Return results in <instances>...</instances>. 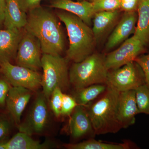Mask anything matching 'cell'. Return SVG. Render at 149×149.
Returning <instances> with one entry per match:
<instances>
[{
	"mask_svg": "<svg viewBox=\"0 0 149 149\" xmlns=\"http://www.w3.org/2000/svg\"><path fill=\"white\" fill-rule=\"evenodd\" d=\"M42 53L39 40L24 29L15 58L17 65L38 71L42 68Z\"/></svg>",
	"mask_w": 149,
	"mask_h": 149,
	"instance_id": "cell-9",
	"label": "cell"
},
{
	"mask_svg": "<svg viewBox=\"0 0 149 149\" xmlns=\"http://www.w3.org/2000/svg\"><path fill=\"white\" fill-rule=\"evenodd\" d=\"M54 8L73 14L91 26L96 13L93 3L86 0L74 1L73 0H54L51 4Z\"/></svg>",
	"mask_w": 149,
	"mask_h": 149,
	"instance_id": "cell-15",
	"label": "cell"
},
{
	"mask_svg": "<svg viewBox=\"0 0 149 149\" xmlns=\"http://www.w3.org/2000/svg\"><path fill=\"white\" fill-rule=\"evenodd\" d=\"M107 89L106 84H95L75 90L73 97L77 104L87 105L91 102L103 94Z\"/></svg>",
	"mask_w": 149,
	"mask_h": 149,
	"instance_id": "cell-21",
	"label": "cell"
},
{
	"mask_svg": "<svg viewBox=\"0 0 149 149\" xmlns=\"http://www.w3.org/2000/svg\"><path fill=\"white\" fill-rule=\"evenodd\" d=\"M145 84L146 80L143 70L136 61L109 70L106 85L118 92L136 90Z\"/></svg>",
	"mask_w": 149,
	"mask_h": 149,
	"instance_id": "cell-6",
	"label": "cell"
},
{
	"mask_svg": "<svg viewBox=\"0 0 149 149\" xmlns=\"http://www.w3.org/2000/svg\"><path fill=\"white\" fill-rule=\"evenodd\" d=\"M137 13L138 21L133 35L146 47L149 46V0H141Z\"/></svg>",
	"mask_w": 149,
	"mask_h": 149,
	"instance_id": "cell-19",
	"label": "cell"
},
{
	"mask_svg": "<svg viewBox=\"0 0 149 149\" xmlns=\"http://www.w3.org/2000/svg\"><path fill=\"white\" fill-rule=\"evenodd\" d=\"M41 1L42 0H18V2L21 9L27 13L40 6Z\"/></svg>",
	"mask_w": 149,
	"mask_h": 149,
	"instance_id": "cell-30",
	"label": "cell"
},
{
	"mask_svg": "<svg viewBox=\"0 0 149 149\" xmlns=\"http://www.w3.org/2000/svg\"><path fill=\"white\" fill-rule=\"evenodd\" d=\"M32 92L23 87L12 86L9 91L6 104L17 126L21 123L22 115L32 97Z\"/></svg>",
	"mask_w": 149,
	"mask_h": 149,
	"instance_id": "cell-13",
	"label": "cell"
},
{
	"mask_svg": "<svg viewBox=\"0 0 149 149\" xmlns=\"http://www.w3.org/2000/svg\"><path fill=\"white\" fill-rule=\"evenodd\" d=\"M146 47L134 35L128 38L119 47L105 56L106 65L109 70L116 69L135 61L143 54Z\"/></svg>",
	"mask_w": 149,
	"mask_h": 149,
	"instance_id": "cell-10",
	"label": "cell"
},
{
	"mask_svg": "<svg viewBox=\"0 0 149 149\" xmlns=\"http://www.w3.org/2000/svg\"><path fill=\"white\" fill-rule=\"evenodd\" d=\"M88 1L91 2H93L95 1H97V0H88Z\"/></svg>",
	"mask_w": 149,
	"mask_h": 149,
	"instance_id": "cell-33",
	"label": "cell"
},
{
	"mask_svg": "<svg viewBox=\"0 0 149 149\" xmlns=\"http://www.w3.org/2000/svg\"><path fill=\"white\" fill-rule=\"evenodd\" d=\"M47 100L42 92L37 94L26 118L17 126L19 132L32 136L45 131L49 118Z\"/></svg>",
	"mask_w": 149,
	"mask_h": 149,
	"instance_id": "cell-7",
	"label": "cell"
},
{
	"mask_svg": "<svg viewBox=\"0 0 149 149\" xmlns=\"http://www.w3.org/2000/svg\"><path fill=\"white\" fill-rule=\"evenodd\" d=\"M31 136L19 132L6 141V149H47L51 147L49 143H41L32 139Z\"/></svg>",
	"mask_w": 149,
	"mask_h": 149,
	"instance_id": "cell-20",
	"label": "cell"
},
{
	"mask_svg": "<svg viewBox=\"0 0 149 149\" xmlns=\"http://www.w3.org/2000/svg\"><path fill=\"white\" fill-rule=\"evenodd\" d=\"M120 92L107 86L99 100L85 106L96 135L115 133L121 129L117 118Z\"/></svg>",
	"mask_w": 149,
	"mask_h": 149,
	"instance_id": "cell-3",
	"label": "cell"
},
{
	"mask_svg": "<svg viewBox=\"0 0 149 149\" xmlns=\"http://www.w3.org/2000/svg\"><path fill=\"white\" fill-rule=\"evenodd\" d=\"M28 13L24 29L39 40L42 54L61 55L64 38L57 16L40 6Z\"/></svg>",
	"mask_w": 149,
	"mask_h": 149,
	"instance_id": "cell-1",
	"label": "cell"
},
{
	"mask_svg": "<svg viewBox=\"0 0 149 149\" xmlns=\"http://www.w3.org/2000/svg\"><path fill=\"white\" fill-rule=\"evenodd\" d=\"M6 7V0H0V28L3 25Z\"/></svg>",
	"mask_w": 149,
	"mask_h": 149,
	"instance_id": "cell-32",
	"label": "cell"
},
{
	"mask_svg": "<svg viewBox=\"0 0 149 149\" xmlns=\"http://www.w3.org/2000/svg\"><path fill=\"white\" fill-rule=\"evenodd\" d=\"M64 147L68 149H128L131 147L129 142L121 143H107L91 139L77 143L65 144Z\"/></svg>",
	"mask_w": 149,
	"mask_h": 149,
	"instance_id": "cell-22",
	"label": "cell"
},
{
	"mask_svg": "<svg viewBox=\"0 0 149 149\" xmlns=\"http://www.w3.org/2000/svg\"><path fill=\"white\" fill-rule=\"evenodd\" d=\"M27 15L20 8L18 0H6L3 25L6 29L21 30L27 23Z\"/></svg>",
	"mask_w": 149,
	"mask_h": 149,
	"instance_id": "cell-18",
	"label": "cell"
},
{
	"mask_svg": "<svg viewBox=\"0 0 149 149\" xmlns=\"http://www.w3.org/2000/svg\"><path fill=\"white\" fill-rule=\"evenodd\" d=\"M108 72L105 56L94 53L82 61L73 63L69 70L70 83L74 90L95 84L106 85Z\"/></svg>",
	"mask_w": 149,
	"mask_h": 149,
	"instance_id": "cell-4",
	"label": "cell"
},
{
	"mask_svg": "<svg viewBox=\"0 0 149 149\" xmlns=\"http://www.w3.org/2000/svg\"><path fill=\"white\" fill-rule=\"evenodd\" d=\"M77 1H83V0H76Z\"/></svg>",
	"mask_w": 149,
	"mask_h": 149,
	"instance_id": "cell-34",
	"label": "cell"
},
{
	"mask_svg": "<svg viewBox=\"0 0 149 149\" xmlns=\"http://www.w3.org/2000/svg\"><path fill=\"white\" fill-rule=\"evenodd\" d=\"M10 129V124L8 120L0 119V141L3 140L8 135Z\"/></svg>",
	"mask_w": 149,
	"mask_h": 149,
	"instance_id": "cell-31",
	"label": "cell"
},
{
	"mask_svg": "<svg viewBox=\"0 0 149 149\" xmlns=\"http://www.w3.org/2000/svg\"><path fill=\"white\" fill-rule=\"evenodd\" d=\"M135 91L139 113H143L149 115V88L145 84Z\"/></svg>",
	"mask_w": 149,
	"mask_h": 149,
	"instance_id": "cell-23",
	"label": "cell"
},
{
	"mask_svg": "<svg viewBox=\"0 0 149 149\" xmlns=\"http://www.w3.org/2000/svg\"><path fill=\"white\" fill-rule=\"evenodd\" d=\"M0 71L11 86L23 87L33 92L41 87L42 76L38 71L14 65L10 61L0 62Z\"/></svg>",
	"mask_w": 149,
	"mask_h": 149,
	"instance_id": "cell-8",
	"label": "cell"
},
{
	"mask_svg": "<svg viewBox=\"0 0 149 149\" xmlns=\"http://www.w3.org/2000/svg\"><path fill=\"white\" fill-rule=\"evenodd\" d=\"M137 11L124 12L117 24L113 29L105 46L106 51L114 49L134 35L138 21Z\"/></svg>",
	"mask_w": 149,
	"mask_h": 149,
	"instance_id": "cell-11",
	"label": "cell"
},
{
	"mask_svg": "<svg viewBox=\"0 0 149 149\" xmlns=\"http://www.w3.org/2000/svg\"><path fill=\"white\" fill-rule=\"evenodd\" d=\"M77 104L72 96L63 94L61 109V115L67 116L72 113Z\"/></svg>",
	"mask_w": 149,
	"mask_h": 149,
	"instance_id": "cell-26",
	"label": "cell"
},
{
	"mask_svg": "<svg viewBox=\"0 0 149 149\" xmlns=\"http://www.w3.org/2000/svg\"><path fill=\"white\" fill-rule=\"evenodd\" d=\"M92 3L95 13L120 9L119 0H97Z\"/></svg>",
	"mask_w": 149,
	"mask_h": 149,
	"instance_id": "cell-25",
	"label": "cell"
},
{
	"mask_svg": "<svg viewBox=\"0 0 149 149\" xmlns=\"http://www.w3.org/2000/svg\"><path fill=\"white\" fill-rule=\"evenodd\" d=\"M63 93L60 88H57L51 95L50 107L55 116L59 117L61 115V109Z\"/></svg>",
	"mask_w": 149,
	"mask_h": 149,
	"instance_id": "cell-24",
	"label": "cell"
},
{
	"mask_svg": "<svg viewBox=\"0 0 149 149\" xmlns=\"http://www.w3.org/2000/svg\"><path fill=\"white\" fill-rule=\"evenodd\" d=\"M141 67L145 75L146 84L149 88V53L139 56L135 60Z\"/></svg>",
	"mask_w": 149,
	"mask_h": 149,
	"instance_id": "cell-27",
	"label": "cell"
},
{
	"mask_svg": "<svg viewBox=\"0 0 149 149\" xmlns=\"http://www.w3.org/2000/svg\"><path fill=\"white\" fill-rule=\"evenodd\" d=\"M139 114L135 90L120 92L118 102L117 118L121 129L134 124Z\"/></svg>",
	"mask_w": 149,
	"mask_h": 149,
	"instance_id": "cell-12",
	"label": "cell"
},
{
	"mask_svg": "<svg viewBox=\"0 0 149 149\" xmlns=\"http://www.w3.org/2000/svg\"><path fill=\"white\" fill-rule=\"evenodd\" d=\"M69 127L73 139H80L86 136L96 135L86 107L77 105L71 113Z\"/></svg>",
	"mask_w": 149,
	"mask_h": 149,
	"instance_id": "cell-14",
	"label": "cell"
},
{
	"mask_svg": "<svg viewBox=\"0 0 149 149\" xmlns=\"http://www.w3.org/2000/svg\"><path fill=\"white\" fill-rule=\"evenodd\" d=\"M68 61L61 55L43 54L42 68L43 71L41 87L42 93L49 100L56 88L63 91L70 85Z\"/></svg>",
	"mask_w": 149,
	"mask_h": 149,
	"instance_id": "cell-5",
	"label": "cell"
},
{
	"mask_svg": "<svg viewBox=\"0 0 149 149\" xmlns=\"http://www.w3.org/2000/svg\"><path fill=\"white\" fill-rule=\"evenodd\" d=\"M120 17L119 10L96 13L92 28L96 43L100 42L115 27Z\"/></svg>",
	"mask_w": 149,
	"mask_h": 149,
	"instance_id": "cell-16",
	"label": "cell"
},
{
	"mask_svg": "<svg viewBox=\"0 0 149 149\" xmlns=\"http://www.w3.org/2000/svg\"><path fill=\"white\" fill-rule=\"evenodd\" d=\"M22 33L21 30L0 28V62L16 58Z\"/></svg>",
	"mask_w": 149,
	"mask_h": 149,
	"instance_id": "cell-17",
	"label": "cell"
},
{
	"mask_svg": "<svg viewBox=\"0 0 149 149\" xmlns=\"http://www.w3.org/2000/svg\"><path fill=\"white\" fill-rule=\"evenodd\" d=\"M11 85L4 78H0V106H4L6 104V100Z\"/></svg>",
	"mask_w": 149,
	"mask_h": 149,
	"instance_id": "cell-28",
	"label": "cell"
},
{
	"mask_svg": "<svg viewBox=\"0 0 149 149\" xmlns=\"http://www.w3.org/2000/svg\"><path fill=\"white\" fill-rule=\"evenodd\" d=\"M141 0H119L120 9L124 12H136Z\"/></svg>",
	"mask_w": 149,
	"mask_h": 149,
	"instance_id": "cell-29",
	"label": "cell"
},
{
	"mask_svg": "<svg viewBox=\"0 0 149 149\" xmlns=\"http://www.w3.org/2000/svg\"><path fill=\"white\" fill-rule=\"evenodd\" d=\"M56 15L65 25L69 38L66 59L80 62L94 53L97 43L90 26L76 15L65 11L58 12Z\"/></svg>",
	"mask_w": 149,
	"mask_h": 149,
	"instance_id": "cell-2",
	"label": "cell"
}]
</instances>
